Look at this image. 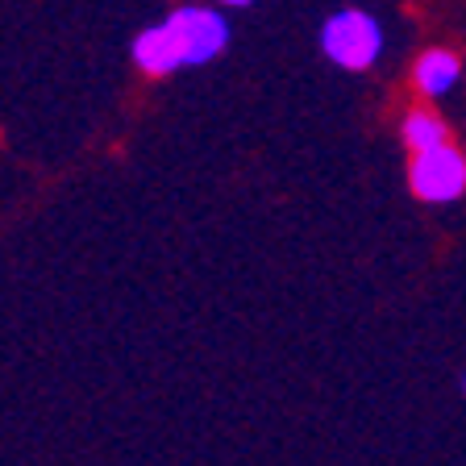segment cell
Segmentation results:
<instances>
[{
    "label": "cell",
    "instance_id": "1",
    "mask_svg": "<svg viewBox=\"0 0 466 466\" xmlns=\"http://www.w3.org/2000/svg\"><path fill=\"white\" fill-rule=\"evenodd\" d=\"M229 46V21L217 9H175L167 21L142 29L134 42V63L146 76H171L179 67L213 63Z\"/></svg>",
    "mask_w": 466,
    "mask_h": 466
},
{
    "label": "cell",
    "instance_id": "2",
    "mask_svg": "<svg viewBox=\"0 0 466 466\" xmlns=\"http://www.w3.org/2000/svg\"><path fill=\"white\" fill-rule=\"evenodd\" d=\"M320 50L346 71H367L383 55V25L367 9H341L320 25Z\"/></svg>",
    "mask_w": 466,
    "mask_h": 466
},
{
    "label": "cell",
    "instance_id": "3",
    "mask_svg": "<svg viewBox=\"0 0 466 466\" xmlns=\"http://www.w3.org/2000/svg\"><path fill=\"white\" fill-rule=\"evenodd\" d=\"M408 184L425 204H446L466 192V158L450 142L429 146V150H412V167H408Z\"/></svg>",
    "mask_w": 466,
    "mask_h": 466
},
{
    "label": "cell",
    "instance_id": "4",
    "mask_svg": "<svg viewBox=\"0 0 466 466\" xmlns=\"http://www.w3.org/2000/svg\"><path fill=\"white\" fill-rule=\"evenodd\" d=\"M458 79H462V58L454 50H425L417 58V87L425 96H446Z\"/></svg>",
    "mask_w": 466,
    "mask_h": 466
},
{
    "label": "cell",
    "instance_id": "5",
    "mask_svg": "<svg viewBox=\"0 0 466 466\" xmlns=\"http://www.w3.org/2000/svg\"><path fill=\"white\" fill-rule=\"evenodd\" d=\"M404 142H408V150H429V146H441V142H450V129H446V121L441 116H433V113H408L404 116Z\"/></svg>",
    "mask_w": 466,
    "mask_h": 466
},
{
    "label": "cell",
    "instance_id": "6",
    "mask_svg": "<svg viewBox=\"0 0 466 466\" xmlns=\"http://www.w3.org/2000/svg\"><path fill=\"white\" fill-rule=\"evenodd\" d=\"M221 5H229V9H246V5H254V0H221Z\"/></svg>",
    "mask_w": 466,
    "mask_h": 466
},
{
    "label": "cell",
    "instance_id": "7",
    "mask_svg": "<svg viewBox=\"0 0 466 466\" xmlns=\"http://www.w3.org/2000/svg\"><path fill=\"white\" fill-rule=\"evenodd\" d=\"M462 391H466V375H462Z\"/></svg>",
    "mask_w": 466,
    "mask_h": 466
}]
</instances>
